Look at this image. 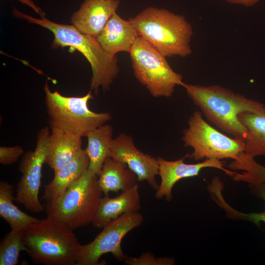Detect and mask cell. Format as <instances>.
Masks as SVG:
<instances>
[{
  "label": "cell",
  "instance_id": "3",
  "mask_svg": "<svg viewBox=\"0 0 265 265\" xmlns=\"http://www.w3.org/2000/svg\"><path fill=\"white\" fill-rule=\"evenodd\" d=\"M130 21L138 35L165 57H186L192 53L193 28L184 16L149 7Z\"/></svg>",
  "mask_w": 265,
  "mask_h": 265
},
{
  "label": "cell",
  "instance_id": "8",
  "mask_svg": "<svg viewBox=\"0 0 265 265\" xmlns=\"http://www.w3.org/2000/svg\"><path fill=\"white\" fill-rule=\"evenodd\" d=\"M188 128L184 131V145L193 152L186 157L198 160L206 159L237 158L244 151V141L231 138L206 122L199 111L194 112L188 120Z\"/></svg>",
  "mask_w": 265,
  "mask_h": 265
},
{
  "label": "cell",
  "instance_id": "17",
  "mask_svg": "<svg viewBox=\"0 0 265 265\" xmlns=\"http://www.w3.org/2000/svg\"><path fill=\"white\" fill-rule=\"evenodd\" d=\"M51 129L46 163L54 173L72 161L82 149V137L55 127Z\"/></svg>",
  "mask_w": 265,
  "mask_h": 265
},
{
  "label": "cell",
  "instance_id": "20",
  "mask_svg": "<svg viewBox=\"0 0 265 265\" xmlns=\"http://www.w3.org/2000/svg\"><path fill=\"white\" fill-rule=\"evenodd\" d=\"M113 129L109 124H104L87 133L85 149L89 159L88 170L99 174L105 160L109 157Z\"/></svg>",
  "mask_w": 265,
  "mask_h": 265
},
{
  "label": "cell",
  "instance_id": "5",
  "mask_svg": "<svg viewBox=\"0 0 265 265\" xmlns=\"http://www.w3.org/2000/svg\"><path fill=\"white\" fill-rule=\"evenodd\" d=\"M97 175L88 169L53 203L46 204L47 216L72 230L92 223L102 198Z\"/></svg>",
  "mask_w": 265,
  "mask_h": 265
},
{
  "label": "cell",
  "instance_id": "14",
  "mask_svg": "<svg viewBox=\"0 0 265 265\" xmlns=\"http://www.w3.org/2000/svg\"><path fill=\"white\" fill-rule=\"evenodd\" d=\"M138 36L132 22L115 12L96 38L104 51L116 55L121 52L130 53Z\"/></svg>",
  "mask_w": 265,
  "mask_h": 265
},
{
  "label": "cell",
  "instance_id": "28",
  "mask_svg": "<svg viewBox=\"0 0 265 265\" xmlns=\"http://www.w3.org/2000/svg\"><path fill=\"white\" fill-rule=\"evenodd\" d=\"M21 3L26 4L31 8L36 13L38 14L41 18L44 17L45 13L42 10L36 5L32 0H18Z\"/></svg>",
  "mask_w": 265,
  "mask_h": 265
},
{
  "label": "cell",
  "instance_id": "18",
  "mask_svg": "<svg viewBox=\"0 0 265 265\" xmlns=\"http://www.w3.org/2000/svg\"><path fill=\"white\" fill-rule=\"evenodd\" d=\"M98 183L105 195L110 191L126 190L138 182L136 175L126 164L109 157L104 161L98 175Z\"/></svg>",
  "mask_w": 265,
  "mask_h": 265
},
{
  "label": "cell",
  "instance_id": "11",
  "mask_svg": "<svg viewBox=\"0 0 265 265\" xmlns=\"http://www.w3.org/2000/svg\"><path fill=\"white\" fill-rule=\"evenodd\" d=\"M109 157L126 164L136 175L138 182L145 181L155 190L158 189L159 185L156 180L159 174L158 158L139 150L132 136L121 133L113 138Z\"/></svg>",
  "mask_w": 265,
  "mask_h": 265
},
{
  "label": "cell",
  "instance_id": "27",
  "mask_svg": "<svg viewBox=\"0 0 265 265\" xmlns=\"http://www.w3.org/2000/svg\"><path fill=\"white\" fill-rule=\"evenodd\" d=\"M227 2L239 5L245 7H251L257 4L260 0H224Z\"/></svg>",
  "mask_w": 265,
  "mask_h": 265
},
{
  "label": "cell",
  "instance_id": "16",
  "mask_svg": "<svg viewBox=\"0 0 265 265\" xmlns=\"http://www.w3.org/2000/svg\"><path fill=\"white\" fill-rule=\"evenodd\" d=\"M89 159L86 151L81 149L74 159L54 172L52 181L45 186L43 199L46 204L59 199L70 186L88 169Z\"/></svg>",
  "mask_w": 265,
  "mask_h": 265
},
{
  "label": "cell",
  "instance_id": "19",
  "mask_svg": "<svg viewBox=\"0 0 265 265\" xmlns=\"http://www.w3.org/2000/svg\"><path fill=\"white\" fill-rule=\"evenodd\" d=\"M238 118L246 131L243 152L253 158L265 156V107L241 113Z\"/></svg>",
  "mask_w": 265,
  "mask_h": 265
},
{
  "label": "cell",
  "instance_id": "13",
  "mask_svg": "<svg viewBox=\"0 0 265 265\" xmlns=\"http://www.w3.org/2000/svg\"><path fill=\"white\" fill-rule=\"evenodd\" d=\"M119 4V0H84L72 15V23L82 33L96 38Z\"/></svg>",
  "mask_w": 265,
  "mask_h": 265
},
{
  "label": "cell",
  "instance_id": "15",
  "mask_svg": "<svg viewBox=\"0 0 265 265\" xmlns=\"http://www.w3.org/2000/svg\"><path fill=\"white\" fill-rule=\"evenodd\" d=\"M139 185L122 191L117 196L102 197L92 223L95 228H103L111 221L128 212H139L141 209Z\"/></svg>",
  "mask_w": 265,
  "mask_h": 265
},
{
  "label": "cell",
  "instance_id": "6",
  "mask_svg": "<svg viewBox=\"0 0 265 265\" xmlns=\"http://www.w3.org/2000/svg\"><path fill=\"white\" fill-rule=\"evenodd\" d=\"M44 91L50 127L82 137L112 118L108 112L90 109L88 103L93 98L91 90L83 96H65L58 91H52L46 81Z\"/></svg>",
  "mask_w": 265,
  "mask_h": 265
},
{
  "label": "cell",
  "instance_id": "7",
  "mask_svg": "<svg viewBox=\"0 0 265 265\" xmlns=\"http://www.w3.org/2000/svg\"><path fill=\"white\" fill-rule=\"evenodd\" d=\"M135 78L155 98L171 97L175 88L184 83L166 57L138 36L130 53Z\"/></svg>",
  "mask_w": 265,
  "mask_h": 265
},
{
  "label": "cell",
  "instance_id": "9",
  "mask_svg": "<svg viewBox=\"0 0 265 265\" xmlns=\"http://www.w3.org/2000/svg\"><path fill=\"white\" fill-rule=\"evenodd\" d=\"M144 220L139 212H128L111 221L91 242L80 244L76 265H98L103 255L110 253L118 261L128 256L121 247L123 238L130 231L139 226Z\"/></svg>",
  "mask_w": 265,
  "mask_h": 265
},
{
  "label": "cell",
  "instance_id": "12",
  "mask_svg": "<svg viewBox=\"0 0 265 265\" xmlns=\"http://www.w3.org/2000/svg\"><path fill=\"white\" fill-rule=\"evenodd\" d=\"M185 156L181 159L169 161L160 157L158 158L159 174L161 182L156 190L155 196L158 199L165 198L167 201L173 199L172 189L174 185L180 180L198 175L200 171L207 167L215 168L224 171L232 177L235 172L224 167V163L218 159H206L202 162L188 164L184 162Z\"/></svg>",
  "mask_w": 265,
  "mask_h": 265
},
{
  "label": "cell",
  "instance_id": "25",
  "mask_svg": "<svg viewBox=\"0 0 265 265\" xmlns=\"http://www.w3.org/2000/svg\"><path fill=\"white\" fill-rule=\"evenodd\" d=\"M124 262L128 265H173L175 264V259L168 257H156L150 252H146L139 257H128Z\"/></svg>",
  "mask_w": 265,
  "mask_h": 265
},
{
  "label": "cell",
  "instance_id": "21",
  "mask_svg": "<svg viewBox=\"0 0 265 265\" xmlns=\"http://www.w3.org/2000/svg\"><path fill=\"white\" fill-rule=\"evenodd\" d=\"M14 186L0 182V216L9 224L11 231L24 230L39 219L21 211L13 203Z\"/></svg>",
  "mask_w": 265,
  "mask_h": 265
},
{
  "label": "cell",
  "instance_id": "26",
  "mask_svg": "<svg viewBox=\"0 0 265 265\" xmlns=\"http://www.w3.org/2000/svg\"><path fill=\"white\" fill-rule=\"evenodd\" d=\"M23 149L19 146L0 147V163L8 165L16 162L24 154Z\"/></svg>",
  "mask_w": 265,
  "mask_h": 265
},
{
  "label": "cell",
  "instance_id": "22",
  "mask_svg": "<svg viewBox=\"0 0 265 265\" xmlns=\"http://www.w3.org/2000/svg\"><path fill=\"white\" fill-rule=\"evenodd\" d=\"M24 231H10L1 239L0 265H15L18 263L20 252H27L23 240Z\"/></svg>",
  "mask_w": 265,
  "mask_h": 265
},
{
  "label": "cell",
  "instance_id": "23",
  "mask_svg": "<svg viewBox=\"0 0 265 265\" xmlns=\"http://www.w3.org/2000/svg\"><path fill=\"white\" fill-rule=\"evenodd\" d=\"M236 167L243 172L236 173L233 177L234 181L247 183L250 182L265 183V166L257 163L254 158L243 156L237 162Z\"/></svg>",
  "mask_w": 265,
  "mask_h": 265
},
{
  "label": "cell",
  "instance_id": "4",
  "mask_svg": "<svg viewBox=\"0 0 265 265\" xmlns=\"http://www.w3.org/2000/svg\"><path fill=\"white\" fill-rule=\"evenodd\" d=\"M32 262L44 265H76L80 244L73 230L54 218L39 219L24 231Z\"/></svg>",
  "mask_w": 265,
  "mask_h": 265
},
{
  "label": "cell",
  "instance_id": "24",
  "mask_svg": "<svg viewBox=\"0 0 265 265\" xmlns=\"http://www.w3.org/2000/svg\"><path fill=\"white\" fill-rule=\"evenodd\" d=\"M248 184L251 193L265 202V183L250 182ZM227 213L232 218L246 220L257 225L261 222L265 223V211L261 212L245 213L238 212L230 206L227 209Z\"/></svg>",
  "mask_w": 265,
  "mask_h": 265
},
{
  "label": "cell",
  "instance_id": "2",
  "mask_svg": "<svg viewBox=\"0 0 265 265\" xmlns=\"http://www.w3.org/2000/svg\"><path fill=\"white\" fill-rule=\"evenodd\" d=\"M182 86L207 119L222 131L244 141L246 131L238 120V115L265 107L259 102L218 85L206 86L184 82Z\"/></svg>",
  "mask_w": 265,
  "mask_h": 265
},
{
  "label": "cell",
  "instance_id": "10",
  "mask_svg": "<svg viewBox=\"0 0 265 265\" xmlns=\"http://www.w3.org/2000/svg\"><path fill=\"white\" fill-rule=\"evenodd\" d=\"M50 135L49 127L41 129L37 134L35 149L26 152L19 163L22 176L17 185L15 201L34 213L42 212L45 210L39 200V193L42 167L46 163Z\"/></svg>",
  "mask_w": 265,
  "mask_h": 265
},
{
  "label": "cell",
  "instance_id": "1",
  "mask_svg": "<svg viewBox=\"0 0 265 265\" xmlns=\"http://www.w3.org/2000/svg\"><path fill=\"white\" fill-rule=\"evenodd\" d=\"M13 15L50 30L54 35L52 44L53 48L69 47L70 49H73L72 52L75 50L80 52L91 67L90 90L97 94L100 88L104 91L109 89L120 71L118 59L116 55L104 51L96 38L82 33L73 25L55 23L45 17L36 19L15 7Z\"/></svg>",
  "mask_w": 265,
  "mask_h": 265
}]
</instances>
